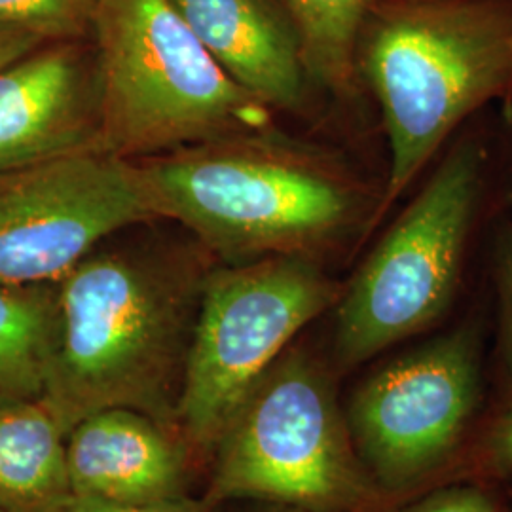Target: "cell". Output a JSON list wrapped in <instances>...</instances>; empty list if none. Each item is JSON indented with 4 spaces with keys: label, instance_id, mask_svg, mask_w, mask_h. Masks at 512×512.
Segmentation results:
<instances>
[{
    "label": "cell",
    "instance_id": "cell-12",
    "mask_svg": "<svg viewBox=\"0 0 512 512\" xmlns=\"http://www.w3.org/2000/svg\"><path fill=\"white\" fill-rule=\"evenodd\" d=\"M203 48L272 110L300 109L308 73L293 23L277 0H169Z\"/></svg>",
    "mask_w": 512,
    "mask_h": 512
},
{
    "label": "cell",
    "instance_id": "cell-24",
    "mask_svg": "<svg viewBox=\"0 0 512 512\" xmlns=\"http://www.w3.org/2000/svg\"><path fill=\"white\" fill-rule=\"evenodd\" d=\"M0 512H4V511H2V509H0Z\"/></svg>",
    "mask_w": 512,
    "mask_h": 512
},
{
    "label": "cell",
    "instance_id": "cell-13",
    "mask_svg": "<svg viewBox=\"0 0 512 512\" xmlns=\"http://www.w3.org/2000/svg\"><path fill=\"white\" fill-rule=\"evenodd\" d=\"M74 499L67 433L42 399L0 406V509L63 512Z\"/></svg>",
    "mask_w": 512,
    "mask_h": 512
},
{
    "label": "cell",
    "instance_id": "cell-17",
    "mask_svg": "<svg viewBox=\"0 0 512 512\" xmlns=\"http://www.w3.org/2000/svg\"><path fill=\"white\" fill-rule=\"evenodd\" d=\"M97 0H0V23L35 33L46 42L78 40L92 29Z\"/></svg>",
    "mask_w": 512,
    "mask_h": 512
},
{
    "label": "cell",
    "instance_id": "cell-19",
    "mask_svg": "<svg viewBox=\"0 0 512 512\" xmlns=\"http://www.w3.org/2000/svg\"><path fill=\"white\" fill-rule=\"evenodd\" d=\"M512 492L486 482L458 480L429 488L389 512H511Z\"/></svg>",
    "mask_w": 512,
    "mask_h": 512
},
{
    "label": "cell",
    "instance_id": "cell-6",
    "mask_svg": "<svg viewBox=\"0 0 512 512\" xmlns=\"http://www.w3.org/2000/svg\"><path fill=\"white\" fill-rule=\"evenodd\" d=\"M490 154L461 135L420 192L344 283L330 361L348 374L446 323L458 302Z\"/></svg>",
    "mask_w": 512,
    "mask_h": 512
},
{
    "label": "cell",
    "instance_id": "cell-18",
    "mask_svg": "<svg viewBox=\"0 0 512 512\" xmlns=\"http://www.w3.org/2000/svg\"><path fill=\"white\" fill-rule=\"evenodd\" d=\"M497 323L492 353V387L494 397L512 395V220L499 224L492 251Z\"/></svg>",
    "mask_w": 512,
    "mask_h": 512
},
{
    "label": "cell",
    "instance_id": "cell-23",
    "mask_svg": "<svg viewBox=\"0 0 512 512\" xmlns=\"http://www.w3.org/2000/svg\"><path fill=\"white\" fill-rule=\"evenodd\" d=\"M507 181H509V196H511L512 200V147H511V156H509V169H507Z\"/></svg>",
    "mask_w": 512,
    "mask_h": 512
},
{
    "label": "cell",
    "instance_id": "cell-16",
    "mask_svg": "<svg viewBox=\"0 0 512 512\" xmlns=\"http://www.w3.org/2000/svg\"><path fill=\"white\" fill-rule=\"evenodd\" d=\"M486 482L512 492V395L494 397L448 482ZM446 484V482H444Z\"/></svg>",
    "mask_w": 512,
    "mask_h": 512
},
{
    "label": "cell",
    "instance_id": "cell-4",
    "mask_svg": "<svg viewBox=\"0 0 512 512\" xmlns=\"http://www.w3.org/2000/svg\"><path fill=\"white\" fill-rule=\"evenodd\" d=\"M338 370L306 344L285 349L224 427L202 499H234L308 512H389L355 452Z\"/></svg>",
    "mask_w": 512,
    "mask_h": 512
},
{
    "label": "cell",
    "instance_id": "cell-11",
    "mask_svg": "<svg viewBox=\"0 0 512 512\" xmlns=\"http://www.w3.org/2000/svg\"><path fill=\"white\" fill-rule=\"evenodd\" d=\"M196 459L183 437L129 408H107L67 435V467L76 497L154 503L186 497Z\"/></svg>",
    "mask_w": 512,
    "mask_h": 512
},
{
    "label": "cell",
    "instance_id": "cell-5",
    "mask_svg": "<svg viewBox=\"0 0 512 512\" xmlns=\"http://www.w3.org/2000/svg\"><path fill=\"white\" fill-rule=\"evenodd\" d=\"M92 29L103 150L143 160L272 128L169 0H97Z\"/></svg>",
    "mask_w": 512,
    "mask_h": 512
},
{
    "label": "cell",
    "instance_id": "cell-7",
    "mask_svg": "<svg viewBox=\"0 0 512 512\" xmlns=\"http://www.w3.org/2000/svg\"><path fill=\"white\" fill-rule=\"evenodd\" d=\"M478 308L385 359L344 404L355 452L389 507L448 482L494 387Z\"/></svg>",
    "mask_w": 512,
    "mask_h": 512
},
{
    "label": "cell",
    "instance_id": "cell-10",
    "mask_svg": "<svg viewBox=\"0 0 512 512\" xmlns=\"http://www.w3.org/2000/svg\"><path fill=\"white\" fill-rule=\"evenodd\" d=\"M101 147L95 52L50 42L0 69V171Z\"/></svg>",
    "mask_w": 512,
    "mask_h": 512
},
{
    "label": "cell",
    "instance_id": "cell-2",
    "mask_svg": "<svg viewBox=\"0 0 512 512\" xmlns=\"http://www.w3.org/2000/svg\"><path fill=\"white\" fill-rule=\"evenodd\" d=\"M207 274L188 253L95 249L55 283L40 399L67 435L107 408L137 410L179 433L177 404Z\"/></svg>",
    "mask_w": 512,
    "mask_h": 512
},
{
    "label": "cell",
    "instance_id": "cell-22",
    "mask_svg": "<svg viewBox=\"0 0 512 512\" xmlns=\"http://www.w3.org/2000/svg\"><path fill=\"white\" fill-rule=\"evenodd\" d=\"M260 512H308L300 511V509H291V507H279V505H268V509Z\"/></svg>",
    "mask_w": 512,
    "mask_h": 512
},
{
    "label": "cell",
    "instance_id": "cell-3",
    "mask_svg": "<svg viewBox=\"0 0 512 512\" xmlns=\"http://www.w3.org/2000/svg\"><path fill=\"white\" fill-rule=\"evenodd\" d=\"M389 143L376 226L476 110L512 101V0H374L355 55Z\"/></svg>",
    "mask_w": 512,
    "mask_h": 512
},
{
    "label": "cell",
    "instance_id": "cell-20",
    "mask_svg": "<svg viewBox=\"0 0 512 512\" xmlns=\"http://www.w3.org/2000/svg\"><path fill=\"white\" fill-rule=\"evenodd\" d=\"M63 512H219V509L209 507L202 497L194 499L190 495L154 503H122L74 495L71 505Z\"/></svg>",
    "mask_w": 512,
    "mask_h": 512
},
{
    "label": "cell",
    "instance_id": "cell-9",
    "mask_svg": "<svg viewBox=\"0 0 512 512\" xmlns=\"http://www.w3.org/2000/svg\"><path fill=\"white\" fill-rule=\"evenodd\" d=\"M148 220L137 164L103 148L0 171V283L54 285L103 239Z\"/></svg>",
    "mask_w": 512,
    "mask_h": 512
},
{
    "label": "cell",
    "instance_id": "cell-14",
    "mask_svg": "<svg viewBox=\"0 0 512 512\" xmlns=\"http://www.w3.org/2000/svg\"><path fill=\"white\" fill-rule=\"evenodd\" d=\"M54 313L55 283H0V406L42 397Z\"/></svg>",
    "mask_w": 512,
    "mask_h": 512
},
{
    "label": "cell",
    "instance_id": "cell-1",
    "mask_svg": "<svg viewBox=\"0 0 512 512\" xmlns=\"http://www.w3.org/2000/svg\"><path fill=\"white\" fill-rule=\"evenodd\" d=\"M133 162L156 219L181 222L226 264L266 256L321 262L349 236L376 228L384 192L274 128Z\"/></svg>",
    "mask_w": 512,
    "mask_h": 512
},
{
    "label": "cell",
    "instance_id": "cell-8",
    "mask_svg": "<svg viewBox=\"0 0 512 512\" xmlns=\"http://www.w3.org/2000/svg\"><path fill=\"white\" fill-rule=\"evenodd\" d=\"M344 283L306 256H266L209 270L177 404V429L209 463L245 395L296 336L332 310Z\"/></svg>",
    "mask_w": 512,
    "mask_h": 512
},
{
    "label": "cell",
    "instance_id": "cell-21",
    "mask_svg": "<svg viewBox=\"0 0 512 512\" xmlns=\"http://www.w3.org/2000/svg\"><path fill=\"white\" fill-rule=\"evenodd\" d=\"M44 44H50V42H46L44 38L38 37L27 29L0 23V69L35 52Z\"/></svg>",
    "mask_w": 512,
    "mask_h": 512
},
{
    "label": "cell",
    "instance_id": "cell-25",
    "mask_svg": "<svg viewBox=\"0 0 512 512\" xmlns=\"http://www.w3.org/2000/svg\"><path fill=\"white\" fill-rule=\"evenodd\" d=\"M511 512H512V505H511Z\"/></svg>",
    "mask_w": 512,
    "mask_h": 512
},
{
    "label": "cell",
    "instance_id": "cell-15",
    "mask_svg": "<svg viewBox=\"0 0 512 512\" xmlns=\"http://www.w3.org/2000/svg\"><path fill=\"white\" fill-rule=\"evenodd\" d=\"M293 23L310 80L348 95L357 76V42L374 0H277Z\"/></svg>",
    "mask_w": 512,
    "mask_h": 512
}]
</instances>
